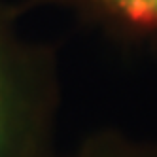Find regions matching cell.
<instances>
[{"mask_svg":"<svg viewBox=\"0 0 157 157\" xmlns=\"http://www.w3.org/2000/svg\"><path fill=\"white\" fill-rule=\"evenodd\" d=\"M21 12L0 0V157H57L59 57L21 32Z\"/></svg>","mask_w":157,"mask_h":157,"instance_id":"6da1fadb","label":"cell"},{"mask_svg":"<svg viewBox=\"0 0 157 157\" xmlns=\"http://www.w3.org/2000/svg\"><path fill=\"white\" fill-rule=\"evenodd\" d=\"M57 157H157V144L114 129H100L87 134L70 153Z\"/></svg>","mask_w":157,"mask_h":157,"instance_id":"3957f363","label":"cell"},{"mask_svg":"<svg viewBox=\"0 0 157 157\" xmlns=\"http://www.w3.org/2000/svg\"><path fill=\"white\" fill-rule=\"evenodd\" d=\"M21 8H55L125 42L157 40V0H23Z\"/></svg>","mask_w":157,"mask_h":157,"instance_id":"7a4b0ae2","label":"cell"}]
</instances>
